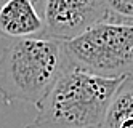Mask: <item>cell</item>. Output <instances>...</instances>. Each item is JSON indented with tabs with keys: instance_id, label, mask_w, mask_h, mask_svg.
Instances as JSON below:
<instances>
[{
	"instance_id": "obj_1",
	"label": "cell",
	"mask_w": 133,
	"mask_h": 128,
	"mask_svg": "<svg viewBox=\"0 0 133 128\" xmlns=\"http://www.w3.org/2000/svg\"><path fill=\"white\" fill-rule=\"evenodd\" d=\"M123 78H106L69 66L39 103L32 128H101Z\"/></svg>"
},
{
	"instance_id": "obj_2",
	"label": "cell",
	"mask_w": 133,
	"mask_h": 128,
	"mask_svg": "<svg viewBox=\"0 0 133 128\" xmlns=\"http://www.w3.org/2000/svg\"><path fill=\"white\" fill-rule=\"evenodd\" d=\"M69 67L63 42L48 37L16 38L0 55V96L35 107Z\"/></svg>"
},
{
	"instance_id": "obj_3",
	"label": "cell",
	"mask_w": 133,
	"mask_h": 128,
	"mask_svg": "<svg viewBox=\"0 0 133 128\" xmlns=\"http://www.w3.org/2000/svg\"><path fill=\"white\" fill-rule=\"evenodd\" d=\"M69 66L106 78L133 75V21L109 15L63 42Z\"/></svg>"
},
{
	"instance_id": "obj_4",
	"label": "cell",
	"mask_w": 133,
	"mask_h": 128,
	"mask_svg": "<svg viewBox=\"0 0 133 128\" xmlns=\"http://www.w3.org/2000/svg\"><path fill=\"white\" fill-rule=\"evenodd\" d=\"M43 37L68 42L109 16L103 0H43Z\"/></svg>"
},
{
	"instance_id": "obj_5",
	"label": "cell",
	"mask_w": 133,
	"mask_h": 128,
	"mask_svg": "<svg viewBox=\"0 0 133 128\" xmlns=\"http://www.w3.org/2000/svg\"><path fill=\"white\" fill-rule=\"evenodd\" d=\"M43 0H5L0 5V34L10 38L43 37Z\"/></svg>"
},
{
	"instance_id": "obj_6",
	"label": "cell",
	"mask_w": 133,
	"mask_h": 128,
	"mask_svg": "<svg viewBox=\"0 0 133 128\" xmlns=\"http://www.w3.org/2000/svg\"><path fill=\"white\" fill-rule=\"evenodd\" d=\"M127 119H133V75L125 77L108 107L101 128H117Z\"/></svg>"
},
{
	"instance_id": "obj_7",
	"label": "cell",
	"mask_w": 133,
	"mask_h": 128,
	"mask_svg": "<svg viewBox=\"0 0 133 128\" xmlns=\"http://www.w3.org/2000/svg\"><path fill=\"white\" fill-rule=\"evenodd\" d=\"M109 15L133 21V0H103Z\"/></svg>"
},
{
	"instance_id": "obj_8",
	"label": "cell",
	"mask_w": 133,
	"mask_h": 128,
	"mask_svg": "<svg viewBox=\"0 0 133 128\" xmlns=\"http://www.w3.org/2000/svg\"><path fill=\"white\" fill-rule=\"evenodd\" d=\"M117 128H133V119H127L117 125Z\"/></svg>"
},
{
	"instance_id": "obj_9",
	"label": "cell",
	"mask_w": 133,
	"mask_h": 128,
	"mask_svg": "<svg viewBox=\"0 0 133 128\" xmlns=\"http://www.w3.org/2000/svg\"><path fill=\"white\" fill-rule=\"evenodd\" d=\"M3 2H5V0H0V5H2V3H3Z\"/></svg>"
},
{
	"instance_id": "obj_10",
	"label": "cell",
	"mask_w": 133,
	"mask_h": 128,
	"mask_svg": "<svg viewBox=\"0 0 133 128\" xmlns=\"http://www.w3.org/2000/svg\"><path fill=\"white\" fill-rule=\"evenodd\" d=\"M26 128H32V126H29V125H27V126H26Z\"/></svg>"
}]
</instances>
